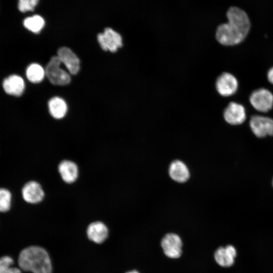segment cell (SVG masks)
Returning a JSON list of instances; mask_svg holds the SVG:
<instances>
[{"label": "cell", "mask_w": 273, "mask_h": 273, "mask_svg": "<svg viewBox=\"0 0 273 273\" xmlns=\"http://www.w3.org/2000/svg\"><path fill=\"white\" fill-rule=\"evenodd\" d=\"M161 245L164 254L168 257L177 258L182 253V242L176 234L169 233L162 238Z\"/></svg>", "instance_id": "8"}, {"label": "cell", "mask_w": 273, "mask_h": 273, "mask_svg": "<svg viewBox=\"0 0 273 273\" xmlns=\"http://www.w3.org/2000/svg\"><path fill=\"white\" fill-rule=\"evenodd\" d=\"M24 27L35 33L39 32L44 25L43 19L39 15H35L26 18L23 21Z\"/></svg>", "instance_id": "19"}, {"label": "cell", "mask_w": 273, "mask_h": 273, "mask_svg": "<svg viewBox=\"0 0 273 273\" xmlns=\"http://www.w3.org/2000/svg\"><path fill=\"white\" fill-rule=\"evenodd\" d=\"M223 117L229 124L233 125H240L244 123L246 119L245 109L242 105L232 102L225 108Z\"/></svg>", "instance_id": "9"}, {"label": "cell", "mask_w": 273, "mask_h": 273, "mask_svg": "<svg viewBox=\"0 0 273 273\" xmlns=\"http://www.w3.org/2000/svg\"><path fill=\"white\" fill-rule=\"evenodd\" d=\"M97 39L101 48L105 51L115 52L122 46L121 35L110 28H106L103 33H99Z\"/></svg>", "instance_id": "6"}, {"label": "cell", "mask_w": 273, "mask_h": 273, "mask_svg": "<svg viewBox=\"0 0 273 273\" xmlns=\"http://www.w3.org/2000/svg\"><path fill=\"white\" fill-rule=\"evenodd\" d=\"M48 107L51 115L56 119L64 117L67 111V106L62 98L56 97L51 99L48 103Z\"/></svg>", "instance_id": "17"}, {"label": "cell", "mask_w": 273, "mask_h": 273, "mask_svg": "<svg viewBox=\"0 0 273 273\" xmlns=\"http://www.w3.org/2000/svg\"><path fill=\"white\" fill-rule=\"evenodd\" d=\"M18 263L25 271L33 273L52 272V264L47 252L38 246H30L22 250Z\"/></svg>", "instance_id": "2"}, {"label": "cell", "mask_w": 273, "mask_h": 273, "mask_svg": "<svg viewBox=\"0 0 273 273\" xmlns=\"http://www.w3.org/2000/svg\"><path fill=\"white\" fill-rule=\"evenodd\" d=\"M39 0H18V9L21 12L32 11Z\"/></svg>", "instance_id": "22"}, {"label": "cell", "mask_w": 273, "mask_h": 273, "mask_svg": "<svg viewBox=\"0 0 273 273\" xmlns=\"http://www.w3.org/2000/svg\"><path fill=\"white\" fill-rule=\"evenodd\" d=\"M169 173L170 177L178 183L186 181L190 176L187 166L179 160H175L171 163L169 166Z\"/></svg>", "instance_id": "16"}, {"label": "cell", "mask_w": 273, "mask_h": 273, "mask_svg": "<svg viewBox=\"0 0 273 273\" xmlns=\"http://www.w3.org/2000/svg\"><path fill=\"white\" fill-rule=\"evenodd\" d=\"M252 107L261 112H267L273 107V94L264 88L254 90L249 97Z\"/></svg>", "instance_id": "4"}, {"label": "cell", "mask_w": 273, "mask_h": 273, "mask_svg": "<svg viewBox=\"0 0 273 273\" xmlns=\"http://www.w3.org/2000/svg\"><path fill=\"white\" fill-rule=\"evenodd\" d=\"M5 92L10 95L21 96L25 88V83L23 78L17 75L13 74L5 78L3 83Z\"/></svg>", "instance_id": "13"}, {"label": "cell", "mask_w": 273, "mask_h": 273, "mask_svg": "<svg viewBox=\"0 0 273 273\" xmlns=\"http://www.w3.org/2000/svg\"><path fill=\"white\" fill-rule=\"evenodd\" d=\"M22 194L24 200L31 204L40 202L44 196L41 186L35 181H30L26 183L22 188Z\"/></svg>", "instance_id": "11"}, {"label": "cell", "mask_w": 273, "mask_h": 273, "mask_svg": "<svg viewBox=\"0 0 273 273\" xmlns=\"http://www.w3.org/2000/svg\"><path fill=\"white\" fill-rule=\"evenodd\" d=\"M249 125L254 134L259 138L273 135V119L261 115L252 116Z\"/></svg>", "instance_id": "5"}, {"label": "cell", "mask_w": 273, "mask_h": 273, "mask_svg": "<svg viewBox=\"0 0 273 273\" xmlns=\"http://www.w3.org/2000/svg\"><path fill=\"white\" fill-rule=\"evenodd\" d=\"M267 77L268 81L273 84V66L268 70Z\"/></svg>", "instance_id": "23"}, {"label": "cell", "mask_w": 273, "mask_h": 273, "mask_svg": "<svg viewBox=\"0 0 273 273\" xmlns=\"http://www.w3.org/2000/svg\"><path fill=\"white\" fill-rule=\"evenodd\" d=\"M215 87L218 94L223 97L231 96L237 92L238 87L237 79L229 72H224L217 78Z\"/></svg>", "instance_id": "7"}, {"label": "cell", "mask_w": 273, "mask_h": 273, "mask_svg": "<svg viewBox=\"0 0 273 273\" xmlns=\"http://www.w3.org/2000/svg\"><path fill=\"white\" fill-rule=\"evenodd\" d=\"M227 23L219 25L216 31V38L222 45L231 46L242 42L250 29V21L247 13L237 7L228 10Z\"/></svg>", "instance_id": "1"}, {"label": "cell", "mask_w": 273, "mask_h": 273, "mask_svg": "<svg viewBox=\"0 0 273 273\" xmlns=\"http://www.w3.org/2000/svg\"><path fill=\"white\" fill-rule=\"evenodd\" d=\"M236 255L235 248L232 245H228L218 248L214 253V258L219 265L228 267L234 264Z\"/></svg>", "instance_id": "12"}, {"label": "cell", "mask_w": 273, "mask_h": 273, "mask_svg": "<svg viewBox=\"0 0 273 273\" xmlns=\"http://www.w3.org/2000/svg\"><path fill=\"white\" fill-rule=\"evenodd\" d=\"M13 259L9 256L0 258V273H21L20 269L12 267Z\"/></svg>", "instance_id": "20"}, {"label": "cell", "mask_w": 273, "mask_h": 273, "mask_svg": "<svg viewBox=\"0 0 273 273\" xmlns=\"http://www.w3.org/2000/svg\"><path fill=\"white\" fill-rule=\"evenodd\" d=\"M272 186H273V179H272Z\"/></svg>", "instance_id": "25"}, {"label": "cell", "mask_w": 273, "mask_h": 273, "mask_svg": "<svg viewBox=\"0 0 273 273\" xmlns=\"http://www.w3.org/2000/svg\"><path fill=\"white\" fill-rule=\"evenodd\" d=\"M127 273H139V272L138 271H135V270H133V271H132L128 272Z\"/></svg>", "instance_id": "24"}, {"label": "cell", "mask_w": 273, "mask_h": 273, "mask_svg": "<svg viewBox=\"0 0 273 273\" xmlns=\"http://www.w3.org/2000/svg\"><path fill=\"white\" fill-rule=\"evenodd\" d=\"M59 172L62 179L66 183L74 182L78 176L77 165L70 160H63L59 165Z\"/></svg>", "instance_id": "14"}, {"label": "cell", "mask_w": 273, "mask_h": 273, "mask_svg": "<svg viewBox=\"0 0 273 273\" xmlns=\"http://www.w3.org/2000/svg\"><path fill=\"white\" fill-rule=\"evenodd\" d=\"M108 231L107 226L102 222L96 221L90 223L87 230L88 238L96 243H101L107 237Z\"/></svg>", "instance_id": "15"}, {"label": "cell", "mask_w": 273, "mask_h": 273, "mask_svg": "<svg viewBox=\"0 0 273 273\" xmlns=\"http://www.w3.org/2000/svg\"><path fill=\"white\" fill-rule=\"evenodd\" d=\"M61 63L58 56H54L46 67L45 73L47 78L55 85H66L71 80L69 74L60 67Z\"/></svg>", "instance_id": "3"}, {"label": "cell", "mask_w": 273, "mask_h": 273, "mask_svg": "<svg viewBox=\"0 0 273 273\" xmlns=\"http://www.w3.org/2000/svg\"><path fill=\"white\" fill-rule=\"evenodd\" d=\"M11 194L6 189H0V212L8 211L11 205Z\"/></svg>", "instance_id": "21"}, {"label": "cell", "mask_w": 273, "mask_h": 273, "mask_svg": "<svg viewBox=\"0 0 273 273\" xmlns=\"http://www.w3.org/2000/svg\"><path fill=\"white\" fill-rule=\"evenodd\" d=\"M57 55L61 62L65 65L70 73L75 75L78 73L80 68L79 59L69 48H60Z\"/></svg>", "instance_id": "10"}, {"label": "cell", "mask_w": 273, "mask_h": 273, "mask_svg": "<svg viewBox=\"0 0 273 273\" xmlns=\"http://www.w3.org/2000/svg\"><path fill=\"white\" fill-rule=\"evenodd\" d=\"M27 79L32 83L41 82L46 74L45 70L39 64L33 63L30 64L26 69Z\"/></svg>", "instance_id": "18"}]
</instances>
